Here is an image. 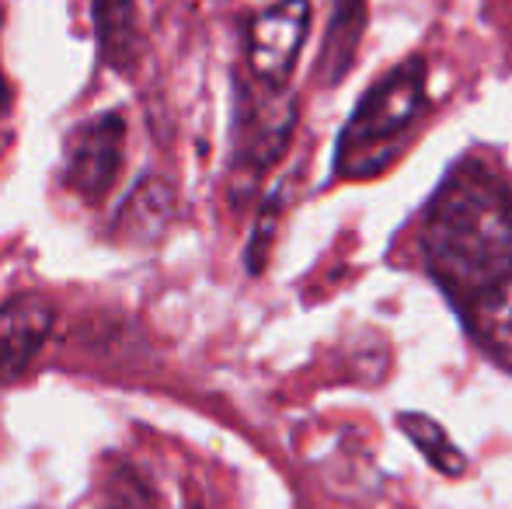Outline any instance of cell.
<instances>
[{
  "mask_svg": "<svg viewBox=\"0 0 512 509\" xmlns=\"http://www.w3.org/2000/svg\"><path fill=\"white\" fill-rule=\"evenodd\" d=\"M422 248L432 279L457 307L512 279L509 178L481 157L460 161L425 210Z\"/></svg>",
  "mask_w": 512,
  "mask_h": 509,
  "instance_id": "obj_1",
  "label": "cell"
},
{
  "mask_svg": "<svg viewBox=\"0 0 512 509\" xmlns=\"http://www.w3.org/2000/svg\"><path fill=\"white\" fill-rule=\"evenodd\" d=\"M425 67L422 56H411L401 67L387 70L370 95L356 105L345 123L335 150L338 178H370L380 175L398 157L401 143L411 136L425 109Z\"/></svg>",
  "mask_w": 512,
  "mask_h": 509,
  "instance_id": "obj_2",
  "label": "cell"
},
{
  "mask_svg": "<svg viewBox=\"0 0 512 509\" xmlns=\"http://www.w3.org/2000/svg\"><path fill=\"white\" fill-rule=\"evenodd\" d=\"M297 123V105L286 88L248 81L237 88L234 147H230V199L237 206L255 196L262 175L283 157Z\"/></svg>",
  "mask_w": 512,
  "mask_h": 509,
  "instance_id": "obj_3",
  "label": "cell"
},
{
  "mask_svg": "<svg viewBox=\"0 0 512 509\" xmlns=\"http://www.w3.org/2000/svg\"><path fill=\"white\" fill-rule=\"evenodd\" d=\"M126 157V119L119 112L84 119L63 147V185L88 206H102Z\"/></svg>",
  "mask_w": 512,
  "mask_h": 509,
  "instance_id": "obj_4",
  "label": "cell"
},
{
  "mask_svg": "<svg viewBox=\"0 0 512 509\" xmlns=\"http://www.w3.org/2000/svg\"><path fill=\"white\" fill-rule=\"evenodd\" d=\"M310 28V0H279L248 25V70L269 88H286Z\"/></svg>",
  "mask_w": 512,
  "mask_h": 509,
  "instance_id": "obj_5",
  "label": "cell"
},
{
  "mask_svg": "<svg viewBox=\"0 0 512 509\" xmlns=\"http://www.w3.org/2000/svg\"><path fill=\"white\" fill-rule=\"evenodd\" d=\"M56 325V307L46 293H18L0 304V381L25 374L42 353Z\"/></svg>",
  "mask_w": 512,
  "mask_h": 509,
  "instance_id": "obj_6",
  "label": "cell"
},
{
  "mask_svg": "<svg viewBox=\"0 0 512 509\" xmlns=\"http://www.w3.org/2000/svg\"><path fill=\"white\" fill-rule=\"evenodd\" d=\"M91 25H95L98 60L115 74H133L143 53L136 0H91Z\"/></svg>",
  "mask_w": 512,
  "mask_h": 509,
  "instance_id": "obj_7",
  "label": "cell"
},
{
  "mask_svg": "<svg viewBox=\"0 0 512 509\" xmlns=\"http://www.w3.org/2000/svg\"><path fill=\"white\" fill-rule=\"evenodd\" d=\"M171 213H175V189L164 178L150 175L119 206L112 220V238L122 245H154V241H161Z\"/></svg>",
  "mask_w": 512,
  "mask_h": 509,
  "instance_id": "obj_8",
  "label": "cell"
},
{
  "mask_svg": "<svg viewBox=\"0 0 512 509\" xmlns=\"http://www.w3.org/2000/svg\"><path fill=\"white\" fill-rule=\"evenodd\" d=\"M467 332L499 367L512 370V279L460 307Z\"/></svg>",
  "mask_w": 512,
  "mask_h": 509,
  "instance_id": "obj_9",
  "label": "cell"
},
{
  "mask_svg": "<svg viewBox=\"0 0 512 509\" xmlns=\"http://www.w3.org/2000/svg\"><path fill=\"white\" fill-rule=\"evenodd\" d=\"M366 28V0H335L331 4L328 32L321 42V60H317V77L324 84H338L349 74L356 60L359 39Z\"/></svg>",
  "mask_w": 512,
  "mask_h": 509,
  "instance_id": "obj_10",
  "label": "cell"
},
{
  "mask_svg": "<svg viewBox=\"0 0 512 509\" xmlns=\"http://www.w3.org/2000/svg\"><path fill=\"white\" fill-rule=\"evenodd\" d=\"M98 503L102 509H164V499L150 478L126 457H105L98 471Z\"/></svg>",
  "mask_w": 512,
  "mask_h": 509,
  "instance_id": "obj_11",
  "label": "cell"
},
{
  "mask_svg": "<svg viewBox=\"0 0 512 509\" xmlns=\"http://www.w3.org/2000/svg\"><path fill=\"white\" fill-rule=\"evenodd\" d=\"M398 426L405 429V436L418 447V454H422L436 471H443V475L453 478V475H460V471L467 468L464 454H460L457 443L446 436V429L439 426L436 419H429V415H418V412H405L398 419Z\"/></svg>",
  "mask_w": 512,
  "mask_h": 509,
  "instance_id": "obj_12",
  "label": "cell"
},
{
  "mask_svg": "<svg viewBox=\"0 0 512 509\" xmlns=\"http://www.w3.org/2000/svg\"><path fill=\"white\" fill-rule=\"evenodd\" d=\"M276 220H279V196H276V203L265 206L262 220H258L255 238H251V245H248V269L251 272H262L265 255H269V238L276 234Z\"/></svg>",
  "mask_w": 512,
  "mask_h": 509,
  "instance_id": "obj_13",
  "label": "cell"
},
{
  "mask_svg": "<svg viewBox=\"0 0 512 509\" xmlns=\"http://www.w3.org/2000/svg\"><path fill=\"white\" fill-rule=\"evenodd\" d=\"M11 112V84H7V77H4V67H0V119Z\"/></svg>",
  "mask_w": 512,
  "mask_h": 509,
  "instance_id": "obj_14",
  "label": "cell"
},
{
  "mask_svg": "<svg viewBox=\"0 0 512 509\" xmlns=\"http://www.w3.org/2000/svg\"><path fill=\"white\" fill-rule=\"evenodd\" d=\"M185 509H203V506H199L196 499H192V503H185Z\"/></svg>",
  "mask_w": 512,
  "mask_h": 509,
  "instance_id": "obj_15",
  "label": "cell"
}]
</instances>
